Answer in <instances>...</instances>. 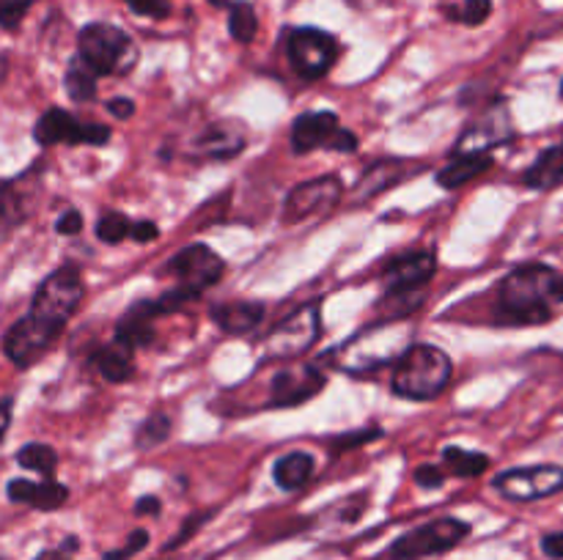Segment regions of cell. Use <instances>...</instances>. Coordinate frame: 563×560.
Returning <instances> with one entry per match:
<instances>
[{"label":"cell","instance_id":"6da1fadb","mask_svg":"<svg viewBox=\"0 0 563 560\" xmlns=\"http://www.w3.org/2000/svg\"><path fill=\"white\" fill-rule=\"evenodd\" d=\"M563 305V275L550 264H522L498 289V318L509 327H539Z\"/></svg>","mask_w":563,"mask_h":560},{"label":"cell","instance_id":"7a4b0ae2","mask_svg":"<svg viewBox=\"0 0 563 560\" xmlns=\"http://www.w3.org/2000/svg\"><path fill=\"white\" fill-rule=\"evenodd\" d=\"M412 340L410 324L401 318H383L377 324H368L361 333L352 335L341 346L333 349L335 368L346 373H368L390 366L405 355V349Z\"/></svg>","mask_w":563,"mask_h":560},{"label":"cell","instance_id":"3957f363","mask_svg":"<svg viewBox=\"0 0 563 560\" xmlns=\"http://www.w3.org/2000/svg\"><path fill=\"white\" fill-rule=\"evenodd\" d=\"M451 357L432 344H410L405 355L394 362L390 388L396 395L410 401L438 399L451 382Z\"/></svg>","mask_w":563,"mask_h":560},{"label":"cell","instance_id":"277c9868","mask_svg":"<svg viewBox=\"0 0 563 560\" xmlns=\"http://www.w3.org/2000/svg\"><path fill=\"white\" fill-rule=\"evenodd\" d=\"M77 55L99 75L124 77L137 64V44L110 22H91L77 36Z\"/></svg>","mask_w":563,"mask_h":560},{"label":"cell","instance_id":"5b68a950","mask_svg":"<svg viewBox=\"0 0 563 560\" xmlns=\"http://www.w3.org/2000/svg\"><path fill=\"white\" fill-rule=\"evenodd\" d=\"M82 294H86V285H82L80 269L75 264H66V267L55 269L53 275H47L38 291L33 294L31 316H36L38 322L49 324V327L60 329L64 333L66 322L75 316V311L80 307Z\"/></svg>","mask_w":563,"mask_h":560},{"label":"cell","instance_id":"8992f818","mask_svg":"<svg viewBox=\"0 0 563 560\" xmlns=\"http://www.w3.org/2000/svg\"><path fill=\"white\" fill-rule=\"evenodd\" d=\"M319 335H322V322H319L317 302L297 307L291 316H286L284 322H278L264 335L262 362L291 360V357L306 355L317 344Z\"/></svg>","mask_w":563,"mask_h":560},{"label":"cell","instance_id":"52a82bcc","mask_svg":"<svg viewBox=\"0 0 563 560\" xmlns=\"http://www.w3.org/2000/svg\"><path fill=\"white\" fill-rule=\"evenodd\" d=\"M467 536H471V525L465 519L443 516V519L427 522V525L396 538L394 547L385 552V560H418L429 558V555L449 552L456 544L465 541Z\"/></svg>","mask_w":563,"mask_h":560},{"label":"cell","instance_id":"ba28073f","mask_svg":"<svg viewBox=\"0 0 563 560\" xmlns=\"http://www.w3.org/2000/svg\"><path fill=\"white\" fill-rule=\"evenodd\" d=\"M339 53L341 47L333 33L319 27H295L286 36V55L302 80H319L328 75L339 60Z\"/></svg>","mask_w":563,"mask_h":560},{"label":"cell","instance_id":"9c48e42d","mask_svg":"<svg viewBox=\"0 0 563 560\" xmlns=\"http://www.w3.org/2000/svg\"><path fill=\"white\" fill-rule=\"evenodd\" d=\"M291 148L297 154H311L317 148L352 154L357 152V137L355 132L339 126V115L330 110H311L297 115L291 124Z\"/></svg>","mask_w":563,"mask_h":560},{"label":"cell","instance_id":"30bf717a","mask_svg":"<svg viewBox=\"0 0 563 560\" xmlns=\"http://www.w3.org/2000/svg\"><path fill=\"white\" fill-rule=\"evenodd\" d=\"M493 486L511 503H537V500L553 497L563 492V467L561 464H531L504 470L493 481Z\"/></svg>","mask_w":563,"mask_h":560},{"label":"cell","instance_id":"8fae6325","mask_svg":"<svg viewBox=\"0 0 563 560\" xmlns=\"http://www.w3.org/2000/svg\"><path fill=\"white\" fill-rule=\"evenodd\" d=\"M341 198H344V187H341L339 176H317L311 181H302L286 195L284 223L295 225L302 220L330 214L339 206Z\"/></svg>","mask_w":563,"mask_h":560},{"label":"cell","instance_id":"7c38bea8","mask_svg":"<svg viewBox=\"0 0 563 560\" xmlns=\"http://www.w3.org/2000/svg\"><path fill=\"white\" fill-rule=\"evenodd\" d=\"M60 335V329L49 327V324L38 322L36 316H22L14 327L5 333L3 338V351L16 368H31L33 362L42 360L49 349H53L55 338Z\"/></svg>","mask_w":563,"mask_h":560},{"label":"cell","instance_id":"4fadbf2b","mask_svg":"<svg viewBox=\"0 0 563 560\" xmlns=\"http://www.w3.org/2000/svg\"><path fill=\"white\" fill-rule=\"evenodd\" d=\"M515 135V124H511L509 108L504 102H495L493 108L484 110L465 132L456 141L454 154L462 157V154H489L493 148L504 146V143L511 141Z\"/></svg>","mask_w":563,"mask_h":560},{"label":"cell","instance_id":"5bb4252c","mask_svg":"<svg viewBox=\"0 0 563 560\" xmlns=\"http://www.w3.org/2000/svg\"><path fill=\"white\" fill-rule=\"evenodd\" d=\"M33 137H36L42 146H55V143H69V146H77V143H91V146H104V143L110 141V126L80 124L71 113H66V110L60 108H53L36 121Z\"/></svg>","mask_w":563,"mask_h":560},{"label":"cell","instance_id":"9a60e30c","mask_svg":"<svg viewBox=\"0 0 563 560\" xmlns=\"http://www.w3.org/2000/svg\"><path fill=\"white\" fill-rule=\"evenodd\" d=\"M170 272L181 280V285L192 291H207L209 285L220 283L225 272V264L218 253L212 250L203 242H196V245H187L170 258Z\"/></svg>","mask_w":563,"mask_h":560},{"label":"cell","instance_id":"2e32d148","mask_svg":"<svg viewBox=\"0 0 563 560\" xmlns=\"http://www.w3.org/2000/svg\"><path fill=\"white\" fill-rule=\"evenodd\" d=\"M328 377H324L322 368L317 366H291L280 368L273 377V384H269V401L267 406H297L302 401L313 399L319 390L324 388Z\"/></svg>","mask_w":563,"mask_h":560},{"label":"cell","instance_id":"e0dca14e","mask_svg":"<svg viewBox=\"0 0 563 560\" xmlns=\"http://www.w3.org/2000/svg\"><path fill=\"white\" fill-rule=\"evenodd\" d=\"M438 272V258L434 253H410V256L394 258L385 269V285L390 294H412L416 289L429 283V278Z\"/></svg>","mask_w":563,"mask_h":560},{"label":"cell","instance_id":"ac0fdd59","mask_svg":"<svg viewBox=\"0 0 563 560\" xmlns=\"http://www.w3.org/2000/svg\"><path fill=\"white\" fill-rule=\"evenodd\" d=\"M163 316L154 300H137L115 324V344L135 351L154 344V318Z\"/></svg>","mask_w":563,"mask_h":560},{"label":"cell","instance_id":"d6986e66","mask_svg":"<svg viewBox=\"0 0 563 560\" xmlns=\"http://www.w3.org/2000/svg\"><path fill=\"white\" fill-rule=\"evenodd\" d=\"M418 165L410 159H379L372 168L363 170L361 181L355 187V201H368V198H377L379 192H385L388 187L401 184L405 179L418 173Z\"/></svg>","mask_w":563,"mask_h":560},{"label":"cell","instance_id":"ffe728a7","mask_svg":"<svg viewBox=\"0 0 563 560\" xmlns=\"http://www.w3.org/2000/svg\"><path fill=\"white\" fill-rule=\"evenodd\" d=\"M5 494H9L11 503L33 505V508L38 511H55L69 500V489H66L64 483L53 481V478H47V481L42 483H33L27 481V478H14V481H9V486H5Z\"/></svg>","mask_w":563,"mask_h":560},{"label":"cell","instance_id":"44dd1931","mask_svg":"<svg viewBox=\"0 0 563 560\" xmlns=\"http://www.w3.org/2000/svg\"><path fill=\"white\" fill-rule=\"evenodd\" d=\"M212 318L223 333L245 335L262 324L264 305L262 302H223L212 307Z\"/></svg>","mask_w":563,"mask_h":560},{"label":"cell","instance_id":"7402d4cb","mask_svg":"<svg viewBox=\"0 0 563 560\" xmlns=\"http://www.w3.org/2000/svg\"><path fill=\"white\" fill-rule=\"evenodd\" d=\"M198 152L209 159H229L245 148V135L240 124H212L203 130V135L196 141Z\"/></svg>","mask_w":563,"mask_h":560},{"label":"cell","instance_id":"603a6c76","mask_svg":"<svg viewBox=\"0 0 563 560\" xmlns=\"http://www.w3.org/2000/svg\"><path fill=\"white\" fill-rule=\"evenodd\" d=\"M526 187L537 192L555 190V187L563 184V146H550L533 159L531 168L522 176Z\"/></svg>","mask_w":563,"mask_h":560},{"label":"cell","instance_id":"cb8c5ba5","mask_svg":"<svg viewBox=\"0 0 563 560\" xmlns=\"http://www.w3.org/2000/svg\"><path fill=\"white\" fill-rule=\"evenodd\" d=\"M493 165V154H462L454 163L445 165L443 170H438V184L445 187V190H456V187H465L467 181L487 173Z\"/></svg>","mask_w":563,"mask_h":560},{"label":"cell","instance_id":"d4e9b609","mask_svg":"<svg viewBox=\"0 0 563 560\" xmlns=\"http://www.w3.org/2000/svg\"><path fill=\"white\" fill-rule=\"evenodd\" d=\"M313 470H317L313 456L302 453V450H295V453H286L275 461L273 478L284 492H297V489H302L308 481H311Z\"/></svg>","mask_w":563,"mask_h":560},{"label":"cell","instance_id":"484cf974","mask_svg":"<svg viewBox=\"0 0 563 560\" xmlns=\"http://www.w3.org/2000/svg\"><path fill=\"white\" fill-rule=\"evenodd\" d=\"M93 366H97V371L113 384L126 382V379H132V373H135L132 351L124 349V346H119V344L99 349L97 355H93Z\"/></svg>","mask_w":563,"mask_h":560},{"label":"cell","instance_id":"4316f807","mask_svg":"<svg viewBox=\"0 0 563 560\" xmlns=\"http://www.w3.org/2000/svg\"><path fill=\"white\" fill-rule=\"evenodd\" d=\"M64 82L66 93H69L75 102H91V99L97 97V71H93L91 66L82 64L80 55H75V58L69 60V66H66Z\"/></svg>","mask_w":563,"mask_h":560},{"label":"cell","instance_id":"83f0119b","mask_svg":"<svg viewBox=\"0 0 563 560\" xmlns=\"http://www.w3.org/2000/svg\"><path fill=\"white\" fill-rule=\"evenodd\" d=\"M443 461L454 475L460 478H478L489 470V456L478 450H465L460 445H449L443 450Z\"/></svg>","mask_w":563,"mask_h":560},{"label":"cell","instance_id":"f1b7e54d","mask_svg":"<svg viewBox=\"0 0 563 560\" xmlns=\"http://www.w3.org/2000/svg\"><path fill=\"white\" fill-rule=\"evenodd\" d=\"M16 461H20V467H25V470L38 472V475L44 478H53L55 467H58V453H55V448H49V445L31 443L25 445V448H20Z\"/></svg>","mask_w":563,"mask_h":560},{"label":"cell","instance_id":"f546056e","mask_svg":"<svg viewBox=\"0 0 563 560\" xmlns=\"http://www.w3.org/2000/svg\"><path fill=\"white\" fill-rule=\"evenodd\" d=\"M258 31V16H256V9H253L247 0H240V3L231 5L229 11V33L234 42L240 44H251L253 36H256Z\"/></svg>","mask_w":563,"mask_h":560},{"label":"cell","instance_id":"4dcf8cb0","mask_svg":"<svg viewBox=\"0 0 563 560\" xmlns=\"http://www.w3.org/2000/svg\"><path fill=\"white\" fill-rule=\"evenodd\" d=\"M170 417L165 415V412H154V415H148L146 421L141 423V428H137L135 434V445L141 450H152L157 448V445H163L165 439L170 437Z\"/></svg>","mask_w":563,"mask_h":560},{"label":"cell","instance_id":"1f68e13d","mask_svg":"<svg viewBox=\"0 0 563 560\" xmlns=\"http://www.w3.org/2000/svg\"><path fill=\"white\" fill-rule=\"evenodd\" d=\"M132 220L121 212H104L97 223V239L104 245H119L130 236Z\"/></svg>","mask_w":563,"mask_h":560},{"label":"cell","instance_id":"d6a6232c","mask_svg":"<svg viewBox=\"0 0 563 560\" xmlns=\"http://www.w3.org/2000/svg\"><path fill=\"white\" fill-rule=\"evenodd\" d=\"M489 14H493V0H465L460 9L451 11V20L476 27L484 25L489 20Z\"/></svg>","mask_w":563,"mask_h":560},{"label":"cell","instance_id":"836d02e7","mask_svg":"<svg viewBox=\"0 0 563 560\" xmlns=\"http://www.w3.org/2000/svg\"><path fill=\"white\" fill-rule=\"evenodd\" d=\"M198 291H192V289H187V285H179V289H174V291H165L163 296H157V307H159V313H176V311H181V307L187 305V302H196L198 300Z\"/></svg>","mask_w":563,"mask_h":560},{"label":"cell","instance_id":"e575fe53","mask_svg":"<svg viewBox=\"0 0 563 560\" xmlns=\"http://www.w3.org/2000/svg\"><path fill=\"white\" fill-rule=\"evenodd\" d=\"M31 5L33 0H0V27H5V31L20 27L22 16L27 14Z\"/></svg>","mask_w":563,"mask_h":560},{"label":"cell","instance_id":"d590c367","mask_svg":"<svg viewBox=\"0 0 563 560\" xmlns=\"http://www.w3.org/2000/svg\"><path fill=\"white\" fill-rule=\"evenodd\" d=\"M383 437V428L374 426V428H361V432H350V434H341V437L333 439V445L339 450H350V448H357V445H366V443H374V439Z\"/></svg>","mask_w":563,"mask_h":560},{"label":"cell","instance_id":"8d00e7d4","mask_svg":"<svg viewBox=\"0 0 563 560\" xmlns=\"http://www.w3.org/2000/svg\"><path fill=\"white\" fill-rule=\"evenodd\" d=\"M135 14L152 16V20H165L170 14L168 0H124Z\"/></svg>","mask_w":563,"mask_h":560},{"label":"cell","instance_id":"74e56055","mask_svg":"<svg viewBox=\"0 0 563 560\" xmlns=\"http://www.w3.org/2000/svg\"><path fill=\"white\" fill-rule=\"evenodd\" d=\"M146 544H148V530H132L124 547L108 552L104 555V560H126V558H132L135 552H141V549H146Z\"/></svg>","mask_w":563,"mask_h":560},{"label":"cell","instance_id":"f35d334b","mask_svg":"<svg viewBox=\"0 0 563 560\" xmlns=\"http://www.w3.org/2000/svg\"><path fill=\"white\" fill-rule=\"evenodd\" d=\"M412 478H416V483L421 489H440L445 483L443 470H440V467H434V464H421Z\"/></svg>","mask_w":563,"mask_h":560},{"label":"cell","instance_id":"ab89813d","mask_svg":"<svg viewBox=\"0 0 563 560\" xmlns=\"http://www.w3.org/2000/svg\"><path fill=\"white\" fill-rule=\"evenodd\" d=\"M207 519H209V514H198V516H190V519H187V522H185V525H181L179 536H176V538H170V541H168V544H165V549H168V552H170V549L181 547V544H185V541H187V538H190V536H192V533H196V530H198V527H201V525H203V522H207Z\"/></svg>","mask_w":563,"mask_h":560},{"label":"cell","instance_id":"60d3db41","mask_svg":"<svg viewBox=\"0 0 563 560\" xmlns=\"http://www.w3.org/2000/svg\"><path fill=\"white\" fill-rule=\"evenodd\" d=\"M159 236V225L152 223V220H135L132 223V231H130V239L141 242V245H146V242H154Z\"/></svg>","mask_w":563,"mask_h":560},{"label":"cell","instance_id":"b9f144b4","mask_svg":"<svg viewBox=\"0 0 563 560\" xmlns=\"http://www.w3.org/2000/svg\"><path fill=\"white\" fill-rule=\"evenodd\" d=\"M80 228H82V214L75 212V209H69V212L60 214L58 223H55V231L64 236H75Z\"/></svg>","mask_w":563,"mask_h":560},{"label":"cell","instance_id":"7bdbcfd3","mask_svg":"<svg viewBox=\"0 0 563 560\" xmlns=\"http://www.w3.org/2000/svg\"><path fill=\"white\" fill-rule=\"evenodd\" d=\"M108 113L113 115V119L126 121V119H132V115H135V102H132L130 97H113L108 102Z\"/></svg>","mask_w":563,"mask_h":560},{"label":"cell","instance_id":"ee69618b","mask_svg":"<svg viewBox=\"0 0 563 560\" xmlns=\"http://www.w3.org/2000/svg\"><path fill=\"white\" fill-rule=\"evenodd\" d=\"M542 552L553 560H563V530H553L542 536Z\"/></svg>","mask_w":563,"mask_h":560},{"label":"cell","instance_id":"f6af8a7d","mask_svg":"<svg viewBox=\"0 0 563 560\" xmlns=\"http://www.w3.org/2000/svg\"><path fill=\"white\" fill-rule=\"evenodd\" d=\"M135 514L157 516L159 514V500L154 497V494H143V497L135 503Z\"/></svg>","mask_w":563,"mask_h":560},{"label":"cell","instance_id":"bcb514c9","mask_svg":"<svg viewBox=\"0 0 563 560\" xmlns=\"http://www.w3.org/2000/svg\"><path fill=\"white\" fill-rule=\"evenodd\" d=\"M9 423H11V399H3L0 401V439H3Z\"/></svg>","mask_w":563,"mask_h":560},{"label":"cell","instance_id":"7dc6e473","mask_svg":"<svg viewBox=\"0 0 563 560\" xmlns=\"http://www.w3.org/2000/svg\"><path fill=\"white\" fill-rule=\"evenodd\" d=\"M5 69H9V64H5V58H3V55H0V82H3Z\"/></svg>","mask_w":563,"mask_h":560},{"label":"cell","instance_id":"c3c4849f","mask_svg":"<svg viewBox=\"0 0 563 560\" xmlns=\"http://www.w3.org/2000/svg\"><path fill=\"white\" fill-rule=\"evenodd\" d=\"M36 560H55V555H49V552L47 555H38Z\"/></svg>","mask_w":563,"mask_h":560},{"label":"cell","instance_id":"681fc988","mask_svg":"<svg viewBox=\"0 0 563 560\" xmlns=\"http://www.w3.org/2000/svg\"><path fill=\"white\" fill-rule=\"evenodd\" d=\"M561 99H563V80H561Z\"/></svg>","mask_w":563,"mask_h":560},{"label":"cell","instance_id":"f907efd6","mask_svg":"<svg viewBox=\"0 0 563 560\" xmlns=\"http://www.w3.org/2000/svg\"><path fill=\"white\" fill-rule=\"evenodd\" d=\"M168 3H170V0H168Z\"/></svg>","mask_w":563,"mask_h":560},{"label":"cell","instance_id":"816d5d0a","mask_svg":"<svg viewBox=\"0 0 563 560\" xmlns=\"http://www.w3.org/2000/svg\"><path fill=\"white\" fill-rule=\"evenodd\" d=\"M561 146H563V143H561Z\"/></svg>","mask_w":563,"mask_h":560}]
</instances>
